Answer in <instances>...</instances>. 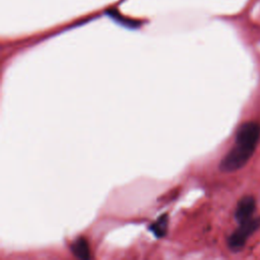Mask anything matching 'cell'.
Returning a JSON list of instances; mask_svg holds the SVG:
<instances>
[{"label":"cell","instance_id":"obj_5","mask_svg":"<svg viewBox=\"0 0 260 260\" xmlns=\"http://www.w3.org/2000/svg\"><path fill=\"white\" fill-rule=\"evenodd\" d=\"M168 222H169L168 214H162L153 223L149 225V231L153 234L154 237L162 238L167 233Z\"/></svg>","mask_w":260,"mask_h":260},{"label":"cell","instance_id":"obj_4","mask_svg":"<svg viewBox=\"0 0 260 260\" xmlns=\"http://www.w3.org/2000/svg\"><path fill=\"white\" fill-rule=\"evenodd\" d=\"M70 250L72 254L78 259L87 260L90 258V250H89L88 243L82 237H79L74 242H72L70 246Z\"/></svg>","mask_w":260,"mask_h":260},{"label":"cell","instance_id":"obj_3","mask_svg":"<svg viewBox=\"0 0 260 260\" xmlns=\"http://www.w3.org/2000/svg\"><path fill=\"white\" fill-rule=\"evenodd\" d=\"M256 209V200L253 196H244L240 199L235 210V218L239 223L245 222L253 218Z\"/></svg>","mask_w":260,"mask_h":260},{"label":"cell","instance_id":"obj_1","mask_svg":"<svg viewBox=\"0 0 260 260\" xmlns=\"http://www.w3.org/2000/svg\"><path fill=\"white\" fill-rule=\"evenodd\" d=\"M260 139V125L257 122H245L237 130L235 145L220 160L221 172L231 173L242 169L253 155Z\"/></svg>","mask_w":260,"mask_h":260},{"label":"cell","instance_id":"obj_2","mask_svg":"<svg viewBox=\"0 0 260 260\" xmlns=\"http://www.w3.org/2000/svg\"><path fill=\"white\" fill-rule=\"evenodd\" d=\"M260 228V217L251 218L245 222L240 223L239 228L235 230L228 239V246L231 250H241L247 240Z\"/></svg>","mask_w":260,"mask_h":260}]
</instances>
